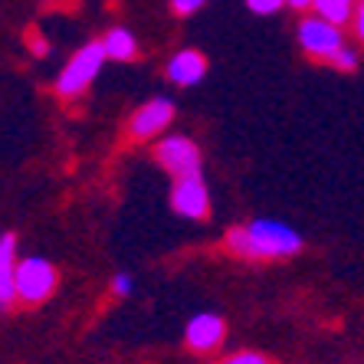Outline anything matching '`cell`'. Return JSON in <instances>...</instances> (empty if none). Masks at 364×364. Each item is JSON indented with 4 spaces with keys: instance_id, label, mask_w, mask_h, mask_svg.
<instances>
[{
    "instance_id": "8",
    "label": "cell",
    "mask_w": 364,
    "mask_h": 364,
    "mask_svg": "<svg viewBox=\"0 0 364 364\" xmlns=\"http://www.w3.org/2000/svg\"><path fill=\"white\" fill-rule=\"evenodd\" d=\"M223 335H227V325H223L220 315H213V312L194 315L184 328V338L194 351H210V348H217L223 341Z\"/></svg>"
},
{
    "instance_id": "3",
    "label": "cell",
    "mask_w": 364,
    "mask_h": 364,
    "mask_svg": "<svg viewBox=\"0 0 364 364\" xmlns=\"http://www.w3.org/2000/svg\"><path fill=\"white\" fill-rule=\"evenodd\" d=\"M299 46H302L305 56L325 63L331 53L345 46V33H341L338 23H328L318 14H312V17H305L299 23Z\"/></svg>"
},
{
    "instance_id": "14",
    "label": "cell",
    "mask_w": 364,
    "mask_h": 364,
    "mask_svg": "<svg viewBox=\"0 0 364 364\" xmlns=\"http://www.w3.org/2000/svg\"><path fill=\"white\" fill-rule=\"evenodd\" d=\"M282 4H286V0H246V7L253 10V14H259V17H269V14H276Z\"/></svg>"
},
{
    "instance_id": "7",
    "label": "cell",
    "mask_w": 364,
    "mask_h": 364,
    "mask_svg": "<svg viewBox=\"0 0 364 364\" xmlns=\"http://www.w3.org/2000/svg\"><path fill=\"white\" fill-rule=\"evenodd\" d=\"M171 122H174V102L158 95V99L144 102L141 109L128 119V135L135 138V141H148V138L161 135Z\"/></svg>"
},
{
    "instance_id": "5",
    "label": "cell",
    "mask_w": 364,
    "mask_h": 364,
    "mask_svg": "<svg viewBox=\"0 0 364 364\" xmlns=\"http://www.w3.org/2000/svg\"><path fill=\"white\" fill-rule=\"evenodd\" d=\"M171 203L181 217H191V220H200L210 210V194H207V184H203V174H184V178H174V191H171Z\"/></svg>"
},
{
    "instance_id": "19",
    "label": "cell",
    "mask_w": 364,
    "mask_h": 364,
    "mask_svg": "<svg viewBox=\"0 0 364 364\" xmlns=\"http://www.w3.org/2000/svg\"><path fill=\"white\" fill-rule=\"evenodd\" d=\"M30 46H33V53H36V56H46V53H50V46H46V40H40V36H36V33H30Z\"/></svg>"
},
{
    "instance_id": "18",
    "label": "cell",
    "mask_w": 364,
    "mask_h": 364,
    "mask_svg": "<svg viewBox=\"0 0 364 364\" xmlns=\"http://www.w3.org/2000/svg\"><path fill=\"white\" fill-rule=\"evenodd\" d=\"M132 286H135V282H132V276H115V279H112V292H115V296H128V292H132Z\"/></svg>"
},
{
    "instance_id": "17",
    "label": "cell",
    "mask_w": 364,
    "mask_h": 364,
    "mask_svg": "<svg viewBox=\"0 0 364 364\" xmlns=\"http://www.w3.org/2000/svg\"><path fill=\"white\" fill-rule=\"evenodd\" d=\"M351 26H355V36H358V43H361V46H364V0H358L355 17H351Z\"/></svg>"
},
{
    "instance_id": "16",
    "label": "cell",
    "mask_w": 364,
    "mask_h": 364,
    "mask_svg": "<svg viewBox=\"0 0 364 364\" xmlns=\"http://www.w3.org/2000/svg\"><path fill=\"white\" fill-rule=\"evenodd\" d=\"M223 364H272V361L269 358H263V355H256V351H240V355L227 358Z\"/></svg>"
},
{
    "instance_id": "13",
    "label": "cell",
    "mask_w": 364,
    "mask_h": 364,
    "mask_svg": "<svg viewBox=\"0 0 364 364\" xmlns=\"http://www.w3.org/2000/svg\"><path fill=\"white\" fill-rule=\"evenodd\" d=\"M325 63L335 66V69H341V73H351V69H358V53L351 50V46H341V50H335Z\"/></svg>"
},
{
    "instance_id": "1",
    "label": "cell",
    "mask_w": 364,
    "mask_h": 364,
    "mask_svg": "<svg viewBox=\"0 0 364 364\" xmlns=\"http://www.w3.org/2000/svg\"><path fill=\"white\" fill-rule=\"evenodd\" d=\"M227 246L243 259H282L302 250V237L279 220H253L233 227L227 233Z\"/></svg>"
},
{
    "instance_id": "20",
    "label": "cell",
    "mask_w": 364,
    "mask_h": 364,
    "mask_svg": "<svg viewBox=\"0 0 364 364\" xmlns=\"http://www.w3.org/2000/svg\"><path fill=\"white\" fill-rule=\"evenodd\" d=\"M286 4H289L292 10H312L315 0H286Z\"/></svg>"
},
{
    "instance_id": "9",
    "label": "cell",
    "mask_w": 364,
    "mask_h": 364,
    "mask_svg": "<svg viewBox=\"0 0 364 364\" xmlns=\"http://www.w3.org/2000/svg\"><path fill=\"white\" fill-rule=\"evenodd\" d=\"M203 76H207V60H203V53L181 50V53H174V56H171L168 79L174 85H197Z\"/></svg>"
},
{
    "instance_id": "12",
    "label": "cell",
    "mask_w": 364,
    "mask_h": 364,
    "mask_svg": "<svg viewBox=\"0 0 364 364\" xmlns=\"http://www.w3.org/2000/svg\"><path fill=\"white\" fill-rule=\"evenodd\" d=\"M312 10L318 14L322 20H328V23H351V17H355V0H315Z\"/></svg>"
},
{
    "instance_id": "4",
    "label": "cell",
    "mask_w": 364,
    "mask_h": 364,
    "mask_svg": "<svg viewBox=\"0 0 364 364\" xmlns=\"http://www.w3.org/2000/svg\"><path fill=\"white\" fill-rule=\"evenodd\" d=\"M56 289V269L46 263L43 256H26L17 263V299L26 305H36L43 299H50Z\"/></svg>"
},
{
    "instance_id": "6",
    "label": "cell",
    "mask_w": 364,
    "mask_h": 364,
    "mask_svg": "<svg viewBox=\"0 0 364 364\" xmlns=\"http://www.w3.org/2000/svg\"><path fill=\"white\" fill-rule=\"evenodd\" d=\"M154 158L174 178H184V174L200 171V148L191 138H161V141L154 144Z\"/></svg>"
},
{
    "instance_id": "15",
    "label": "cell",
    "mask_w": 364,
    "mask_h": 364,
    "mask_svg": "<svg viewBox=\"0 0 364 364\" xmlns=\"http://www.w3.org/2000/svg\"><path fill=\"white\" fill-rule=\"evenodd\" d=\"M207 0H171V10L178 14V17H187V14H197Z\"/></svg>"
},
{
    "instance_id": "11",
    "label": "cell",
    "mask_w": 364,
    "mask_h": 364,
    "mask_svg": "<svg viewBox=\"0 0 364 364\" xmlns=\"http://www.w3.org/2000/svg\"><path fill=\"white\" fill-rule=\"evenodd\" d=\"M102 46L109 53V60H115V63H128L138 56V43L132 36V30H125V26H112L109 33H105V40H102Z\"/></svg>"
},
{
    "instance_id": "10",
    "label": "cell",
    "mask_w": 364,
    "mask_h": 364,
    "mask_svg": "<svg viewBox=\"0 0 364 364\" xmlns=\"http://www.w3.org/2000/svg\"><path fill=\"white\" fill-rule=\"evenodd\" d=\"M17 237H0V305H10L17 299Z\"/></svg>"
},
{
    "instance_id": "2",
    "label": "cell",
    "mask_w": 364,
    "mask_h": 364,
    "mask_svg": "<svg viewBox=\"0 0 364 364\" xmlns=\"http://www.w3.org/2000/svg\"><path fill=\"white\" fill-rule=\"evenodd\" d=\"M105 60H109V53H105L102 40L85 43L82 50L63 66L60 79H56V92H60L63 99H76V95H82L85 89L95 82V76H99V69H102Z\"/></svg>"
},
{
    "instance_id": "21",
    "label": "cell",
    "mask_w": 364,
    "mask_h": 364,
    "mask_svg": "<svg viewBox=\"0 0 364 364\" xmlns=\"http://www.w3.org/2000/svg\"><path fill=\"white\" fill-rule=\"evenodd\" d=\"M50 4H53V0H50Z\"/></svg>"
}]
</instances>
